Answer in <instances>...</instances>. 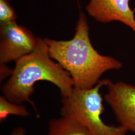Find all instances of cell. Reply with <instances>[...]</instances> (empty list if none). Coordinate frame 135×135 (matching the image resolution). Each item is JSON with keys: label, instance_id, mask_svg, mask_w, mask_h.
<instances>
[{"label": "cell", "instance_id": "cell-1", "mask_svg": "<svg viewBox=\"0 0 135 135\" xmlns=\"http://www.w3.org/2000/svg\"><path fill=\"white\" fill-rule=\"evenodd\" d=\"M50 57L70 74L75 88H91L107 71L119 70L122 63L115 58L99 53L93 46L85 14L80 11L75 35L69 41L44 39Z\"/></svg>", "mask_w": 135, "mask_h": 135}, {"label": "cell", "instance_id": "cell-2", "mask_svg": "<svg viewBox=\"0 0 135 135\" xmlns=\"http://www.w3.org/2000/svg\"><path fill=\"white\" fill-rule=\"evenodd\" d=\"M52 59L45 40L38 38L34 51L16 62L10 78L2 88L3 96L15 103L28 102L37 117L39 112L30 98L37 82H50L59 88L62 97L69 96L74 87L72 79L69 73Z\"/></svg>", "mask_w": 135, "mask_h": 135}, {"label": "cell", "instance_id": "cell-3", "mask_svg": "<svg viewBox=\"0 0 135 135\" xmlns=\"http://www.w3.org/2000/svg\"><path fill=\"white\" fill-rule=\"evenodd\" d=\"M108 81L109 79L101 80L89 89L74 87L69 96L62 97L61 116L79 121L93 135H126L127 132L121 126L108 125L102 119L104 106L100 89L106 86Z\"/></svg>", "mask_w": 135, "mask_h": 135}, {"label": "cell", "instance_id": "cell-4", "mask_svg": "<svg viewBox=\"0 0 135 135\" xmlns=\"http://www.w3.org/2000/svg\"><path fill=\"white\" fill-rule=\"evenodd\" d=\"M0 24L1 64L16 62L34 51L38 38L29 29L16 21Z\"/></svg>", "mask_w": 135, "mask_h": 135}, {"label": "cell", "instance_id": "cell-5", "mask_svg": "<svg viewBox=\"0 0 135 135\" xmlns=\"http://www.w3.org/2000/svg\"><path fill=\"white\" fill-rule=\"evenodd\" d=\"M104 98L111 107L120 126L135 134V86L109 80Z\"/></svg>", "mask_w": 135, "mask_h": 135}, {"label": "cell", "instance_id": "cell-6", "mask_svg": "<svg viewBox=\"0 0 135 135\" xmlns=\"http://www.w3.org/2000/svg\"><path fill=\"white\" fill-rule=\"evenodd\" d=\"M130 0H90L88 14L97 21L108 23L120 22L135 33V10L131 8Z\"/></svg>", "mask_w": 135, "mask_h": 135}, {"label": "cell", "instance_id": "cell-7", "mask_svg": "<svg viewBox=\"0 0 135 135\" xmlns=\"http://www.w3.org/2000/svg\"><path fill=\"white\" fill-rule=\"evenodd\" d=\"M48 135H93L79 121L67 116L49 121Z\"/></svg>", "mask_w": 135, "mask_h": 135}, {"label": "cell", "instance_id": "cell-8", "mask_svg": "<svg viewBox=\"0 0 135 135\" xmlns=\"http://www.w3.org/2000/svg\"><path fill=\"white\" fill-rule=\"evenodd\" d=\"M9 115L27 117L30 115L29 111L22 104H17L8 100L4 96H0V121L6 120Z\"/></svg>", "mask_w": 135, "mask_h": 135}, {"label": "cell", "instance_id": "cell-9", "mask_svg": "<svg viewBox=\"0 0 135 135\" xmlns=\"http://www.w3.org/2000/svg\"><path fill=\"white\" fill-rule=\"evenodd\" d=\"M17 15L7 0H0V24L15 22Z\"/></svg>", "mask_w": 135, "mask_h": 135}, {"label": "cell", "instance_id": "cell-10", "mask_svg": "<svg viewBox=\"0 0 135 135\" xmlns=\"http://www.w3.org/2000/svg\"><path fill=\"white\" fill-rule=\"evenodd\" d=\"M13 70H11L9 68L5 66V64H1V73L0 79L1 82L3 81L5 78L9 76H11Z\"/></svg>", "mask_w": 135, "mask_h": 135}, {"label": "cell", "instance_id": "cell-11", "mask_svg": "<svg viewBox=\"0 0 135 135\" xmlns=\"http://www.w3.org/2000/svg\"><path fill=\"white\" fill-rule=\"evenodd\" d=\"M10 135H26V130L22 127H17L11 132Z\"/></svg>", "mask_w": 135, "mask_h": 135}]
</instances>
